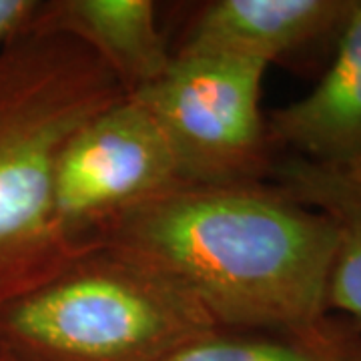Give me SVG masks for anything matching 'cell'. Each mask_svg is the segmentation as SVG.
Masks as SVG:
<instances>
[{
    "instance_id": "cell-1",
    "label": "cell",
    "mask_w": 361,
    "mask_h": 361,
    "mask_svg": "<svg viewBox=\"0 0 361 361\" xmlns=\"http://www.w3.org/2000/svg\"><path fill=\"white\" fill-rule=\"evenodd\" d=\"M92 245L163 271L219 329L291 327L329 313L336 229L273 180L177 183L111 221Z\"/></svg>"
},
{
    "instance_id": "cell-2",
    "label": "cell",
    "mask_w": 361,
    "mask_h": 361,
    "mask_svg": "<svg viewBox=\"0 0 361 361\" xmlns=\"http://www.w3.org/2000/svg\"><path fill=\"white\" fill-rule=\"evenodd\" d=\"M127 90L78 40L28 25L0 44V305L44 283L80 251L54 219L65 145Z\"/></svg>"
},
{
    "instance_id": "cell-3",
    "label": "cell",
    "mask_w": 361,
    "mask_h": 361,
    "mask_svg": "<svg viewBox=\"0 0 361 361\" xmlns=\"http://www.w3.org/2000/svg\"><path fill=\"white\" fill-rule=\"evenodd\" d=\"M215 329L185 287L106 245L0 305V345L32 361H163Z\"/></svg>"
},
{
    "instance_id": "cell-4",
    "label": "cell",
    "mask_w": 361,
    "mask_h": 361,
    "mask_svg": "<svg viewBox=\"0 0 361 361\" xmlns=\"http://www.w3.org/2000/svg\"><path fill=\"white\" fill-rule=\"evenodd\" d=\"M267 68L257 59L177 51L163 77L130 94L155 116L180 183L269 180L279 151L261 113Z\"/></svg>"
},
{
    "instance_id": "cell-5",
    "label": "cell",
    "mask_w": 361,
    "mask_h": 361,
    "mask_svg": "<svg viewBox=\"0 0 361 361\" xmlns=\"http://www.w3.org/2000/svg\"><path fill=\"white\" fill-rule=\"evenodd\" d=\"M177 183L155 116L127 94L65 145L54 171V219L71 245L87 249L111 221Z\"/></svg>"
},
{
    "instance_id": "cell-6",
    "label": "cell",
    "mask_w": 361,
    "mask_h": 361,
    "mask_svg": "<svg viewBox=\"0 0 361 361\" xmlns=\"http://www.w3.org/2000/svg\"><path fill=\"white\" fill-rule=\"evenodd\" d=\"M353 0H215L195 18L180 52L257 59L267 65H329Z\"/></svg>"
},
{
    "instance_id": "cell-7",
    "label": "cell",
    "mask_w": 361,
    "mask_h": 361,
    "mask_svg": "<svg viewBox=\"0 0 361 361\" xmlns=\"http://www.w3.org/2000/svg\"><path fill=\"white\" fill-rule=\"evenodd\" d=\"M267 130L279 155L361 165V0H353L319 82L303 99L273 109Z\"/></svg>"
},
{
    "instance_id": "cell-8",
    "label": "cell",
    "mask_w": 361,
    "mask_h": 361,
    "mask_svg": "<svg viewBox=\"0 0 361 361\" xmlns=\"http://www.w3.org/2000/svg\"><path fill=\"white\" fill-rule=\"evenodd\" d=\"M32 28L85 44L133 94L165 75L173 61L151 0L40 2Z\"/></svg>"
},
{
    "instance_id": "cell-9",
    "label": "cell",
    "mask_w": 361,
    "mask_h": 361,
    "mask_svg": "<svg viewBox=\"0 0 361 361\" xmlns=\"http://www.w3.org/2000/svg\"><path fill=\"white\" fill-rule=\"evenodd\" d=\"M269 180L331 221L336 253L327 283V311L348 317L361 329V165H322L279 155Z\"/></svg>"
},
{
    "instance_id": "cell-10",
    "label": "cell",
    "mask_w": 361,
    "mask_h": 361,
    "mask_svg": "<svg viewBox=\"0 0 361 361\" xmlns=\"http://www.w3.org/2000/svg\"><path fill=\"white\" fill-rule=\"evenodd\" d=\"M163 361H361V329L337 313L291 327L215 329Z\"/></svg>"
},
{
    "instance_id": "cell-11",
    "label": "cell",
    "mask_w": 361,
    "mask_h": 361,
    "mask_svg": "<svg viewBox=\"0 0 361 361\" xmlns=\"http://www.w3.org/2000/svg\"><path fill=\"white\" fill-rule=\"evenodd\" d=\"M39 6V0H0V44L25 30Z\"/></svg>"
},
{
    "instance_id": "cell-12",
    "label": "cell",
    "mask_w": 361,
    "mask_h": 361,
    "mask_svg": "<svg viewBox=\"0 0 361 361\" xmlns=\"http://www.w3.org/2000/svg\"><path fill=\"white\" fill-rule=\"evenodd\" d=\"M0 361H32V360L23 357V355H18V353H14V351H11V349H6L0 345Z\"/></svg>"
}]
</instances>
